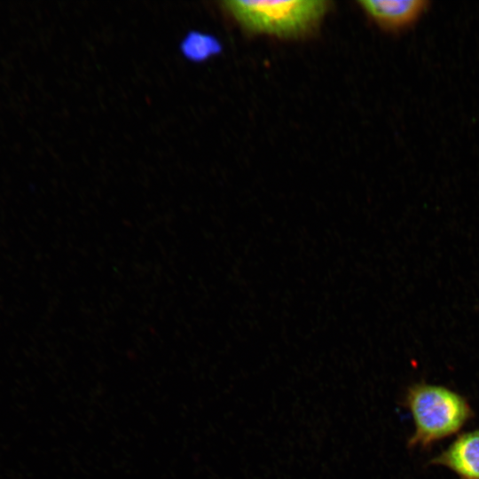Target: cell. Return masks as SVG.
<instances>
[{
	"label": "cell",
	"instance_id": "7a4b0ae2",
	"mask_svg": "<svg viewBox=\"0 0 479 479\" xmlns=\"http://www.w3.org/2000/svg\"><path fill=\"white\" fill-rule=\"evenodd\" d=\"M325 0L224 1V10L251 33L296 38L314 29L328 11Z\"/></svg>",
	"mask_w": 479,
	"mask_h": 479
},
{
	"label": "cell",
	"instance_id": "6da1fadb",
	"mask_svg": "<svg viewBox=\"0 0 479 479\" xmlns=\"http://www.w3.org/2000/svg\"><path fill=\"white\" fill-rule=\"evenodd\" d=\"M404 404L414 424L407 443L409 448H429L458 433L474 416L466 397L444 386L426 382L410 386Z\"/></svg>",
	"mask_w": 479,
	"mask_h": 479
},
{
	"label": "cell",
	"instance_id": "277c9868",
	"mask_svg": "<svg viewBox=\"0 0 479 479\" xmlns=\"http://www.w3.org/2000/svg\"><path fill=\"white\" fill-rule=\"evenodd\" d=\"M358 4L381 28L399 30L416 21L428 3L425 0H363Z\"/></svg>",
	"mask_w": 479,
	"mask_h": 479
},
{
	"label": "cell",
	"instance_id": "3957f363",
	"mask_svg": "<svg viewBox=\"0 0 479 479\" xmlns=\"http://www.w3.org/2000/svg\"><path fill=\"white\" fill-rule=\"evenodd\" d=\"M429 464L450 469L459 479H479V428L459 435Z\"/></svg>",
	"mask_w": 479,
	"mask_h": 479
}]
</instances>
